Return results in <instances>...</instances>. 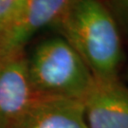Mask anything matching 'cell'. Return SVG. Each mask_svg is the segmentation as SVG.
I'll list each match as a JSON object with an SVG mask.
<instances>
[{
	"label": "cell",
	"instance_id": "1",
	"mask_svg": "<svg viewBox=\"0 0 128 128\" xmlns=\"http://www.w3.org/2000/svg\"><path fill=\"white\" fill-rule=\"evenodd\" d=\"M97 80L118 78L122 61L120 32L101 0H75L56 24Z\"/></svg>",
	"mask_w": 128,
	"mask_h": 128
},
{
	"label": "cell",
	"instance_id": "2",
	"mask_svg": "<svg viewBox=\"0 0 128 128\" xmlns=\"http://www.w3.org/2000/svg\"><path fill=\"white\" fill-rule=\"evenodd\" d=\"M34 96L84 100L95 82L90 69L64 37L45 40L28 59Z\"/></svg>",
	"mask_w": 128,
	"mask_h": 128
},
{
	"label": "cell",
	"instance_id": "3",
	"mask_svg": "<svg viewBox=\"0 0 128 128\" xmlns=\"http://www.w3.org/2000/svg\"><path fill=\"white\" fill-rule=\"evenodd\" d=\"M75 0H24L12 20L0 33V57L23 52L38 30L57 24Z\"/></svg>",
	"mask_w": 128,
	"mask_h": 128
},
{
	"label": "cell",
	"instance_id": "4",
	"mask_svg": "<svg viewBox=\"0 0 128 128\" xmlns=\"http://www.w3.org/2000/svg\"><path fill=\"white\" fill-rule=\"evenodd\" d=\"M87 128H128V86L97 80L82 100Z\"/></svg>",
	"mask_w": 128,
	"mask_h": 128
},
{
	"label": "cell",
	"instance_id": "5",
	"mask_svg": "<svg viewBox=\"0 0 128 128\" xmlns=\"http://www.w3.org/2000/svg\"><path fill=\"white\" fill-rule=\"evenodd\" d=\"M8 128H87L84 102L34 96Z\"/></svg>",
	"mask_w": 128,
	"mask_h": 128
},
{
	"label": "cell",
	"instance_id": "6",
	"mask_svg": "<svg viewBox=\"0 0 128 128\" xmlns=\"http://www.w3.org/2000/svg\"><path fill=\"white\" fill-rule=\"evenodd\" d=\"M34 97L23 52L0 57V128H8Z\"/></svg>",
	"mask_w": 128,
	"mask_h": 128
},
{
	"label": "cell",
	"instance_id": "7",
	"mask_svg": "<svg viewBox=\"0 0 128 128\" xmlns=\"http://www.w3.org/2000/svg\"><path fill=\"white\" fill-rule=\"evenodd\" d=\"M106 6L113 15L120 33L128 37V0H107Z\"/></svg>",
	"mask_w": 128,
	"mask_h": 128
},
{
	"label": "cell",
	"instance_id": "8",
	"mask_svg": "<svg viewBox=\"0 0 128 128\" xmlns=\"http://www.w3.org/2000/svg\"><path fill=\"white\" fill-rule=\"evenodd\" d=\"M23 2L24 0H0V25L3 28L12 20Z\"/></svg>",
	"mask_w": 128,
	"mask_h": 128
},
{
	"label": "cell",
	"instance_id": "9",
	"mask_svg": "<svg viewBox=\"0 0 128 128\" xmlns=\"http://www.w3.org/2000/svg\"><path fill=\"white\" fill-rule=\"evenodd\" d=\"M3 28H3V26H1V25H0V33H1V32L3 30Z\"/></svg>",
	"mask_w": 128,
	"mask_h": 128
}]
</instances>
